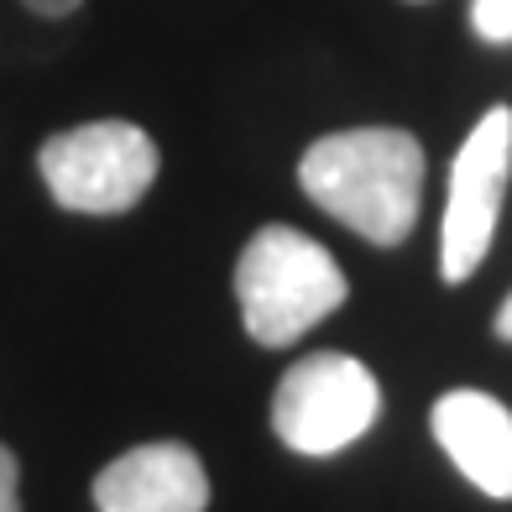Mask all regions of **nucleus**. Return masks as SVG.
<instances>
[{
	"label": "nucleus",
	"mask_w": 512,
	"mask_h": 512,
	"mask_svg": "<svg viewBox=\"0 0 512 512\" xmlns=\"http://www.w3.org/2000/svg\"><path fill=\"white\" fill-rule=\"evenodd\" d=\"M298 189L371 246H403L424 204V147L398 126H356L309 142Z\"/></svg>",
	"instance_id": "f257e3e1"
},
{
	"label": "nucleus",
	"mask_w": 512,
	"mask_h": 512,
	"mask_svg": "<svg viewBox=\"0 0 512 512\" xmlns=\"http://www.w3.org/2000/svg\"><path fill=\"white\" fill-rule=\"evenodd\" d=\"M345 293L351 283H345L340 262L293 225H262L236 262L241 324L267 351L304 340L314 324H324L345 304Z\"/></svg>",
	"instance_id": "f03ea898"
},
{
	"label": "nucleus",
	"mask_w": 512,
	"mask_h": 512,
	"mask_svg": "<svg viewBox=\"0 0 512 512\" xmlns=\"http://www.w3.org/2000/svg\"><path fill=\"white\" fill-rule=\"evenodd\" d=\"M37 168L48 194L74 215H126L157 178V142L131 121H89L48 136Z\"/></svg>",
	"instance_id": "7ed1b4c3"
},
{
	"label": "nucleus",
	"mask_w": 512,
	"mask_h": 512,
	"mask_svg": "<svg viewBox=\"0 0 512 512\" xmlns=\"http://www.w3.org/2000/svg\"><path fill=\"white\" fill-rule=\"evenodd\" d=\"M382 387L345 351H314L283 371L272 392V429L298 455H340L377 424Z\"/></svg>",
	"instance_id": "20e7f679"
},
{
	"label": "nucleus",
	"mask_w": 512,
	"mask_h": 512,
	"mask_svg": "<svg viewBox=\"0 0 512 512\" xmlns=\"http://www.w3.org/2000/svg\"><path fill=\"white\" fill-rule=\"evenodd\" d=\"M507 178H512V110L492 105L460 142L455 168H450L445 230H439V272H445V283H465L486 262L497 220H502Z\"/></svg>",
	"instance_id": "39448f33"
},
{
	"label": "nucleus",
	"mask_w": 512,
	"mask_h": 512,
	"mask_svg": "<svg viewBox=\"0 0 512 512\" xmlns=\"http://www.w3.org/2000/svg\"><path fill=\"white\" fill-rule=\"evenodd\" d=\"M429 429L476 492L512 502V408L502 398L476 387H455L434 403Z\"/></svg>",
	"instance_id": "423d86ee"
},
{
	"label": "nucleus",
	"mask_w": 512,
	"mask_h": 512,
	"mask_svg": "<svg viewBox=\"0 0 512 512\" xmlns=\"http://www.w3.org/2000/svg\"><path fill=\"white\" fill-rule=\"evenodd\" d=\"M95 507L100 512H204L209 507L204 460L178 439L136 445L95 476Z\"/></svg>",
	"instance_id": "0eeeda50"
},
{
	"label": "nucleus",
	"mask_w": 512,
	"mask_h": 512,
	"mask_svg": "<svg viewBox=\"0 0 512 512\" xmlns=\"http://www.w3.org/2000/svg\"><path fill=\"white\" fill-rule=\"evenodd\" d=\"M471 32L492 48L512 42V0H471Z\"/></svg>",
	"instance_id": "6e6552de"
},
{
	"label": "nucleus",
	"mask_w": 512,
	"mask_h": 512,
	"mask_svg": "<svg viewBox=\"0 0 512 512\" xmlns=\"http://www.w3.org/2000/svg\"><path fill=\"white\" fill-rule=\"evenodd\" d=\"M0 512H21V471L6 445H0Z\"/></svg>",
	"instance_id": "1a4fd4ad"
},
{
	"label": "nucleus",
	"mask_w": 512,
	"mask_h": 512,
	"mask_svg": "<svg viewBox=\"0 0 512 512\" xmlns=\"http://www.w3.org/2000/svg\"><path fill=\"white\" fill-rule=\"evenodd\" d=\"M27 11H37V16H74L84 0H21Z\"/></svg>",
	"instance_id": "9d476101"
},
{
	"label": "nucleus",
	"mask_w": 512,
	"mask_h": 512,
	"mask_svg": "<svg viewBox=\"0 0 512 512\" xmlns=\"http://www.w3.org/2000/svg\"><path fill=\"white\" fill-rule=\"evenodd\" d=\"M492 330H497V340L512 345V293L502 298V309H497V324H492Z\"/></svg>",
	"instance_id": "9b49d317"
}]
</instances>
